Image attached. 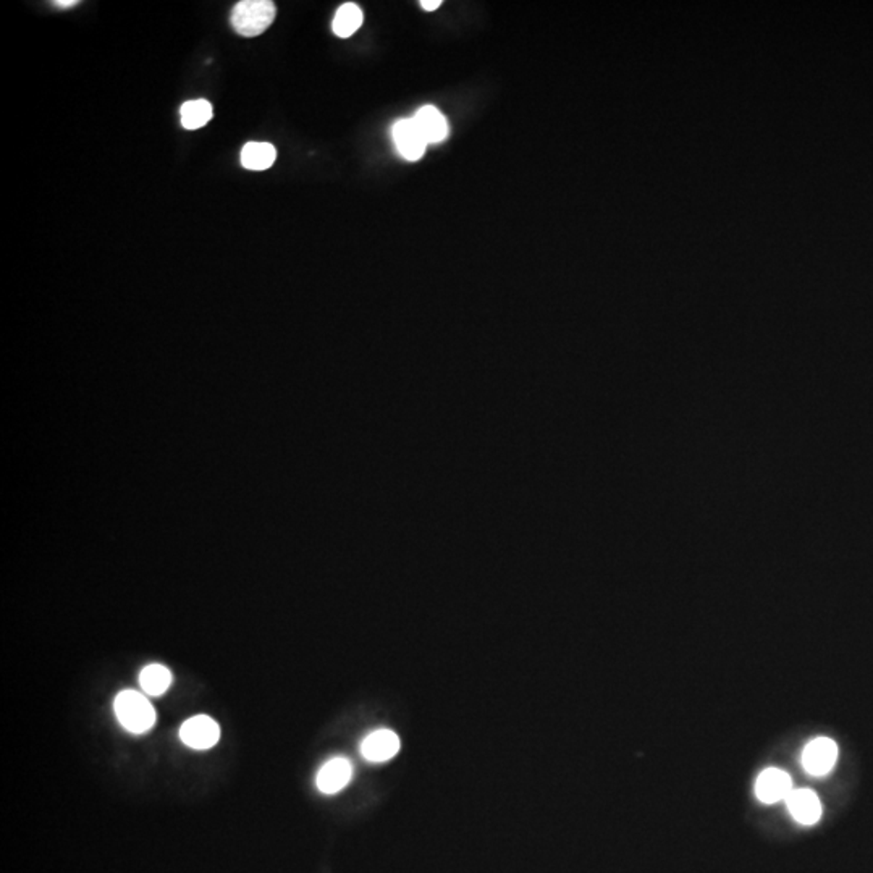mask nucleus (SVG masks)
Listing matches in <instances>:
<instances>
[{
  "label": "nucleus",
  "instance_id": "nucleus-1",
  "mask_svg": "<svg viewBox=\"0 0 873 873\" xmlns=\"http://www.w3.org/2000/svg\"><path fill=\"white\" fill-rule=\"evenodd\" d=\"M114 710L118 723L131 735H145L155 723V710L149 699L136 690H127L117 694Z\"/></svg>",
  "mask_w": 873,
  "mask_h": 873
},
{
  "label": "nucleus",
  "instance_id": "nucleus-2",
  "mask_svg": "<svg viewBox=\"0 0 873 873\" xmlns=\"http://www.w3.org/2000/svg\"><path fill=\"white\" fill-rule=\"evenodd\" d=\"M276 18V5L270 0H243L231 12V26L238 34L253 38L268 30Z\"/></svg>",
  "mask_w": 873,
  "mask_h": 873
},
{
  "label": "nucleus",
  "instance_id": "nucleus-3",
  "mask_svg": "<svg viewBox=\"0 0 873 873\" xmlns=\"http://www.w3.org/2000/svg\"><path fill=\"white\" fill-rule=\"evenodd\" d=\"M180 739L194 751H207L221 739V728L207 715H196L180 728Z\"/></svg>",
  "mask_w": 873,
  "mask_h": 873
},
{
  "label": "nucleus",
  "instance_id": "nucleus-4",
  "mask_svg": "<svg viewBox=\"0 0 873 873\" xmlns=\"http://www.w3.org/2000/svg\"><path fill=\"white\" fill-rule=\"evenodd\" d=\"M838 760V746L830 737H817L805 746L803 766L812 776L830 774Z\"/></svg>",
  "mask_w": 873,
  "mask_h": 873
},
{
  "label": "nucleus",
  "instance_id": "nucleus-5",
  "mask_svg": "<svg viewBox=\"0 0 873 873\" xmlns=\"http://www.w3.org/2000/svg\"><path fill=\"white\" fill-rule=\"evenodd\" d=\"M352 765L348 758H330L315 776V786L324 794H337L352 782Z\"/></svg>",
  "mask_w": 873,
  "mask_h": 873
},
{
  "label": "nucleus",
  "instance_id": "nucleus-6",
  "mask_svg": "<svg viewBox=\"0 0 873 873\" xmlns=\"http://www.w3.org/2000/svg\"><path fill=\"white\" fill-rule=\"evenodd\" d=\"M399 752V737L391 729H377L361 744V754L368 762L382 764Z\"/></svg>",
  "mask_w": 873,
  "mask_h": 873
},
{
  "label": "nucleus",
  "instance_id": "nucleus-7",
  "mask_svg": "<svg viewBox=\"0 0 873 873\" xmlns=\"http://www.w3.org/2000/svg\"><path fill=\"white\" fill-rule=\"evenodd\" d=\"M791 791H793V783L786 772L778 768H766L765 772L758 774L756 794L762 803L774 804L778 801H786Z\"/></svg>",
  "mask_w": 873,
  "mask_h": 873
},
{
  "label": "nucleus",
  "instance_id": "nucleus-8",
  "mask_svg": "<svg viewBox=\"0 0 873 873\" xmlns=\"http://www.w3.org/2000/svg\"><path fill=\"white\" fill-rule=\"evenodd\" d=\"M789 812L801 825H815L821 817V804L812 789H793L786 797Z\"/></svg>",
  "mask_w": 873,
  "mask_h": 873
},
{
  "label": "nucleus",
  "instance_id": "nucleus-9",
  "mask_svg": "<svg viewBox=\"0 0 873 873\" xmlns=\"http://www.w3.org/2000/svg\"><path fill=\"white\" fill-rule=\"evenodd\" d=\"M393 139L399 154L408 161H418L426 153L427 141L422 136L421 131L418 130L413 118L401 120L393 127Z\"/></svg>",
  "mask_w": 873,
  "mask_h": 873
},
{
  "label": "nucleus",
  "instance_id": "nucleus-10",
  "mask_svg": "<svg viewBox=\"0 0 873 873\" xmlns=\"http://www.w3.org/2000/svg\"><path fill=\"white\" fill-rule=\"evenodd\" d=\"M413 122L416 123L418 130L421 131L422 136L429 143H440L448 135V123L445 117L432 106L422 108L416 116Z\"/></svg>",
  "mask_w": 873,
  "mask_h": 873
},
{
  "label": "nucleus",
  "instance_id": "nucleus-11",
  "mask_svg": "<svg viewBox=\"0 0 873 873\" xmlns=\"http://www.w3.org/2000/svg\"><path fill=\"white\" fill-rule=\"evenodd\" d=\"M138 680L139 686L146 696L159 698L172 686L174 676L170 673L169 668L164 667L161 663H153L141 670Z\"/></svg>",
  "mask_w": 873,
  "mask_h": 873
},
{
  "label": "nucleus",
  "instance_id": "nucleus-12",
  "mask_svg": "<svg viewBox=\"0 0 873 873\" xmlns=\"http://www.w3.org/2000/svg\"><path fill=\"white\" fill-rule=\"evenodd\" d=\"M277 159L276 147L268 143H248L241 149V165L248 170H268Z\"/></svg>",
  "mask_w": 873,
  "mask_h": 873
},
{
  "label": "nucleus",
  "instance_id": "nucleus-13",
  "mask_svg": "<svg viewBox=\"0 0 873 873\" xmlns=\"http://www.w3.org/2000/svg\"><path fill=\"white\" fill-rule=\"evenodd\" d=\"M180 116H182V125L186 130H198L212 118L214 108L206 99L188 100L182 106Z\"/></svg>",
  "mask_w": 873,
  "mask_h": 873
},
{
  "label": "nucleus",
  "instance_id": "nucleus-14",
  "mask_svg": "<svg viewBox=\"0 0 873 873\" xmlns=\"http://www.w3.org/2000/svg\"><path fill=\"white\" fill-rule=\"evenodd\" d=\"M362 24V12L356 4H343L333 18V33L340 38H350Z\"/></svg>",
  "mask_w": 873,
  "mask_h": 873
},
{
  "label": "nucleus",
  "instance_id": "nucleus-15",
  "mask_svg": "<svg viewBox=\"0 0 873 873\" xmlns=\"http://www.w3.org/2000/svg\"><path fill=\"white\" fill-rule=\"evenodd\" d=\"M440 5H442V2H440V0H422L421 2V7L424 8V10H427V12H434V10H436V8L440 7Z\"/></svg>",
  "mask_w": 873,
  "mask_h": 873
},
{
  "label": "nucleus",
  "instance_id": "nucleus-16",
  "mask_svg": "<svg viewBox=\"0 0 873 873\" xmlns=\"http://www.w3.org/2000/svg\"><path fill=\"white\" fill-rule=\"evenodd\" d=\"M77 0H57V2H54L55 7L59 8H70L77 5Z\"/></svg>",
  "mask_w": 873,
  "mask_h": 873
}]
</instances>
